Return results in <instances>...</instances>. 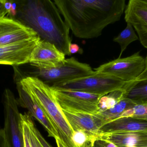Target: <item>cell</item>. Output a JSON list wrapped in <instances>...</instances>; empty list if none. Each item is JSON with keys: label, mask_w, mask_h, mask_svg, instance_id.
Here are the masks:
<instances>
[{"label": "cell", "mask_w": 147, "mask_h": 147, "mask_svg": "<svg viewBox=\"0 0 147 147\" xmlns=\"http://www.w3.org/2000/svg\"><path fill=\"white\" fill-rule=\"evenodd\" d=\"M31 66L33 70L26 77H35L50 86L96 73L89 64L80 62L74 57L55 67L40 69Z\"/></svg>", "instance_id": "4"}, {"label": "cell", "mask_w": 147, "mask_h": 147, "mask_svg": "<svg viewBox=\"0 0 147 147\" xmlns=\"http://www.w3.org/2000/svg\"><path fill=\"white\" fill-rule=\"evenodd\" d=\"M40 38L34 31L13 18H0V45Z\"/></svg>", "instance_id": "9"}, {"label": "cell", "mask_w": 147, "mask_h": 147, "mask_svg": "<svg viewBox=\"0 0 147 147\" xmlns=\"http://www.w3.org/2000/svg\"><path fill=\"white\" fill-rule=\"evenodd\" d=\"M52 89L61 110L93 114L99 111L98 102L103 96L77 91Z\"/></svg>", "instance_id": "7"}, {"label": "cell", "mask_w": 147, "mask_h": 147, "mask_svg": "<svg viewBox=\"0 0 147 147\" xmlns=\"http://www.w3.org/2000/svg\"><path fill=\"white\" fill-rule=\"evenodd\" d=\"M127 117L147 121V105H136L123 113L120 118Z\"/></svg>", "instance_id": "23"}, {"label": "cell", "mask_w": 147, "mask_h": 147, "mask_svg": "<svg viewBox=\"0 0 147 147\" xmlns=\"http://www.w3.org/2000/svg\"><path fill=\"white\" fill-rule=\"evenodd\" d=\"M132 132H147V121L129 117H121L104 125L99 133Z\"/></svg>", "instance_id": "16"}, {"label": "cell", "mask_w": 147, "mask_h": 147, "mask_svg": "<svg viewBox=\"0 0 147 147\" xmlns=\"http://www.w3.org/2000/svg\"><path fill=\"white\" fill-rule=\"evenodd\" d=\"M92 147H117L110 142L100 139H96L93 142Z\"/></svg>", "instance_id": "24"}, {"label": "cell", "mask_w": 147, "mask_h": 147, "mask_svg": "<svg viewBox=\"0 0 147 147\" xmlns=\"http://www.w3.org/2000/svg\"><path fill=\"white\" fill-rule=\"evenodd\" d=\"M40 38L0 45V64L18 66L29 63L31 54Z\"/></svg>", "instance_id": "10"}, {"label": "cell", "mask_w": 147, "mask_h": 147, "mask_svg": "<svg viewBox=\"0 0 147 147\" xmlns=\"http://www.w3.org/2000/svg\"><path fill=\"white\" fill-rule=\"evenodd\" d=\"M147 77V66L146 67L145 70L142 73L141 75L138 78V79L143 78Z\"/></svg>", "instance_id": "31"}, {"label": "cell", "mask_w": 147, "mask_h": 147, "mask_svg": "<svg viewBox=\"0 0 147 147\" xmlns=\"http://www.w3.org/2000/svg\"><path fill=\"white\" fill-rule=\"evenodd\" d=\"M12 1H8L5 0V3H4V8L5 10L7 11V15L9 14L10 12V9H11V7H12Z\"/></svg>", "instance_id": "30"}, {"label": "cell", "mask_w": 147, "mask_h": 147, "mask_svg": "<svg viewBox=\"0 0 147 147\" xmlns=\"http://www.w3.org/2000/svg\"><path fill=\"white\" fill-rule=\"evenodd\" d=\"M16 84L19 94V98L16 99L18 106L27 109L31 116L37 120L45 129L48 136L53 137L55 140L59 139L58 133L54 125L33 97L20 82H16Z\"/></svg>", "instance_id": "11"}, {"label": "cell", "mask_w": 147, "mask_h": 147, "mask_svg": "<svg viewBox=\"0 0 147 147\" xmlns=\"http://www.w3.org/2000/svg\"><path fill=\"white\" fill-rule=\"evenodd\" d=\"M4 107L3 130L7 147H24L23 129L21 113L18 110L16 99L10 90H4L3 96Z\"/></svg>", "instance_id": "6"}, {"label": "cell", "mask_w": 147, "mask_h": 147, "mask_svg": "<svg viewBox=\"0 0 147 147\" xmlns=\"http://www.w3.org/2000/svg\"><path fill=\"white\" fill-rule=\"evenodd\" d=\"M21 120L26 127L32 147H43L35 134L34 129L36 127L31 115L28 113L21 114Z\"/></svg>", "instance_id": "21"}, {"label": "cell", "mask_w": 147, "mask_h": 147, "mask_svg": "<svg viewBox=\"0 0 147 147\" xmlns=\"http://www.w3.org/2000/svg\"><path fill=\"white\" fill-rule=\"evenodd\" d=\"M145 60H146V66H147V54L146 57V58H145Z\"/></svg>", "instance_id": "34"}, {"label": "cell", "mask_w": 147, "mask_h": 147, "mask_svg": "<svg viewBox=\"0 0 147 147\" xmlns=\"http://www.w3.org/2000/svg\"><path fill=\"white\" fill-rule=\"evenodd\" d=\"M138 39L139 37L136 33L134 27L130 23H127L125 29L113 39L114 41L118 43L121 47V53L118 58H121L122 54L129 44Z\"/></svg>", "instance_id": "19"}, {"label": "cell", "mask_w": 147, "mask_h": 147, "mask_svg": "<svg viewBox=\"0 0 147 147\" xmlns=\"http://www.w3.org/2000/svg\"><path fill=\"white\" fill-rule=\"evenodd\" d=\"M69 51L71 55L73 54H82L83 53V50L77 44L71 43L70 45Z\"/></svg>", "instance_id": "27"}, {"label": "cell", "mask_w": 147, "mask_h": 147, "mask_svg": "<svg viewBox=\"0 0 147 147\" xmlns=\"http://www.w3.org/2000/svg\"><path fill=\"white\" fill-rule=\"evenodd\" d=\"M124 98L123 89L117 90L101 97L98 103L99 112H103L113 108L117 102Z\"/></svg>", "instance_id": "20"}, {"label": "cell", "mask_w": 147, "mask_h": 147, "mask_svg": "<svg viewBox=\"0 0 147 147\" xmlns=\"http://www.w3.org/2000/svg\"><path fill=\"white\" fill-rule=\"evenodd\" d=\"M124 13L126 22L133 26L142 45L147 49V0H130Z\"/></svg>", "instance_id": "13"}, {"label": "cell", "mask_w": 147, "mask_h": 147, "mask_svg": "<svg viewBox=\"0 0 147 147\" xmlns=\"http://www.w3.org/2000/svg\"><path fill=\"white\" fill-rule=\"evenodd\" d=\"M123 89L124 98L132 101L136 105H147V77L126 83Z\"/></svg>", "instance_id": "17"}, {"label": "cell", "mask_w": 147, "mask_h": 147, "mask_svg": "<svg viewBox=\"0 0 147 147\" xmlns=\"http://www.w3.org/2000/svg\"><path fill=\"white\" fill-rule=\"evenodd\" d=\"M21 123L22 129H23V135H24V147H32L31 143H30L29 137H28V133L26 127L24 123L22 122V121Z\"/></svg>", "instance_id": "25"}, {"label": "cell", "mask_w": 147, "mask_h": 147, "mask_svg": "<svg viewBox=\"0 0 147 147\" xmlns=\"http://www.w3.org/2000/svg\"><path fill=\"white\" fill-rule=\"evenodd\" d=\"M35 134H36L37 137H38L39 141L40 142V143L41 145L43 146V147H52V146L45 140V138H44L42 135L40 133V132H39L38 129L35 127Z\"/></svg>", "instance_id": "26"}, {"label": "cell", "mask_w": 147, "mask_h": 147, "mask_svg": "<svg viewBox=\"0 0 147 147\" xmlns=\"http://www.w3.org/2000/svg\"><path fill=\"white\" fill-rule=\"evenodd\" d=\"M92 144H93V143H91V144H89V145L87 146L86 147H92Z\"/></svg>", "instance_id": "33"}, {"label": "cell", "mask_w": 147, "mask_h": 147, "mask_svg": "<svg viewBox=\"0 0 147 147\" xmlns=\"http://www.w3.org/2000/svg\"><path fill=\"white\" fill-rule=\"evenodd\" d=\"M56 143H57V147H66L62 143V142L60 140V139H57L56 140Z\"/></svg>", "instance_id": "32"}, {"label": "cell", "mask_w": 147, "mask_h": 147, "mask_svg": "<svg viewBox=\"0 0 147 147\" xmlns=\"http://www.w3.org/2000/svg\"><path fill=\"white\" fill-rule=\"evenodd\" d=\"M135 105L132 101L127 98H123L113 108L103 112H99L98 114L102 117L105 124L120 118L123 113L131 109Z\"/></svg>", "instance_id": "18"}, {"label": "cell", "mask_w": 147, "mask_h": 147, "mask_svg": "<svg viewBox=\"0 0 147 147\" xmlns=\"http://www.w3.org/2000/svg\"><path fill=\"white\" fill-rule=\"evenodd\" d=\"M97 139L110 142L117 147H147V132L101 134Z\"/></svg>", "instance_id": "15"}, {"label": "cell", "mask_w": 147, "mask_h": 147, "mask_svg": "<svg viewBox=\"0 0 147 147\" xmlns=\"http://www.w3.org/2000/svg\"><path fill=\"white\" fill-rule=\"evenodd\" d=\"M17 3L15 19L32 29L41 40L55 45L65 55H71L70 28L53 1L27 0Z\"/></svg>", "instance_id": "2"}, {"label": "cell", "mask_w": 147, "mask_h": 147, "mask_svg": "<svg viewBox=\"0 0 147 147\" xmlns=\"http://www.w3.org/2000/svg\"><path fill=\"white\" fill-rule=\"evenodd\" d=\"M65 23L74 36L97 38L110 24L118 21L126 8L125 0H55Z\"/></svg>", "instance_id": "1"}, {"label": "cell", "mask_w": 147, "mask_h": 147, "mask_svg": "<svg viewBox=\"0 0 147 147\" xmlns=\"http://www.w3.org/2000/svg\"><path fill=\"white\" fill-rule=\"evenodd\" d=\"M20 82L51 120L62 143L66 147H74L72 141L73 130L57 103L51 86L35 77H26Z\"/></svg>", "instance_id": "3"}, {"label": "cell", "mask_w": 147, "mask_h": 147, "mask_svg": "<svg viewBox=\"0 0 147 147\" xmlns=\"http://www.w3.org/2000/svg\"><path fill=\"white\" fill-rule=\"evenodd\" d=\"M0 147H7L3 129L0 127Z\"/></svg>", "instance_id": "28"}, {"label": "cell", "mask_w": 147, "mask_h": 147, "mask_svg": "<svg viewBox=\"0 0 147 147\" xmlns=\"http://www.w3.org/2000/svg\"><path fill=\"white\" fill-rule=\"evenodd\" d=\"M126 83L115 77L96 72L90 76L57 84L51 87L56 89L77 91L104 96L123 89Z\"/></svg>", "instance_id": "5"}, {"label": "cell", "mask_w": 147, "mask_h": 147, "mask_svg": "<svg viewBox=\"0 0 147 147\" xmlns=\"http://www.w3.org/2000/svg\"><path fill=\"white\" fill-rule=\"evenodd\" d=\"M96 139L81 131H74L72 141L74 147H86L93 143Z\"/></svg>", "instance_id": "22"}, {"label": "cell", "mask_w": 147, "mask_h": 147, "mask_svg": "<svg viewBox=\"0 0 147 147\" xmlns=\"http://www.w3.org/2000/svg\"><path fill=\"white\" fill-rule=\"evenodd\" d=\"M5 1V0H0V18L7 16V15L4 8Z\"/></svg>", "instance_id": "29"}, {"label": "cell", "mask_w": 147, "mask_h": 147, "mask_svg": "<svg viewBox=\"0 0 147 147\" xmlns=\"http://www.w3.org/2000/svg\"><path fill=\"white\" fill-rule=\"evenodd\" d=\"M146 60L136 53L127 58H118L95 69L96 73L107 74L128 83L136 80L145 70Z\"/></svg>", "instance_id": "8"}, {"label": "cell", "mask_w": 147, "mask_h": 147, "mask_svg": "<svg viewBox=\"0 0 147 147\" xmlns=\"http://www.w3.org/2000/svg\"><path fill=\"white\" fill-rule=\"evenodd\" d=\"M64 115L73 131H81L97 139L100 129L105 124L98 114L71 112L62 110Z\"/></svg>", "instance_id": "14"}, {"label": "cell", "mask_w": 147, "mask_h": 147, "mask_svg": "<svg viewBox=\"0 0 147 147\" xmlns=\"http://www.w3.org/2000/svg\"><path fill=\"white\" fill-rule=\"evenodd\" d=\"M65 56L55 45L40 40L34 49L28 64L40 69L51 68L64 62Z\"/></svg>", "instance_id": "12"}]
</instances>
